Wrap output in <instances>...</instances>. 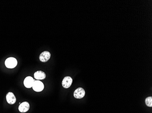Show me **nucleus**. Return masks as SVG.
<instances>
[{"label": "nucleus", "mask_w": 152, "mask_h": 113, "mask_svg": "<svg viewBox=\"0 0 152 113\" xmlns=\"http://www.w3.org/2000/svg\"><path fill=\"white\" fill-rule=\"evenodd\" d=\"M85 95V90L82 88L79 87L76 89L74 92V97L76 99H82L84 97Z\"/></svg>", "instance_id": "nucleus-4"}, {"label": "nucleus", "mask_w": 152, "mask_h": 113, "mask_svg": "<svg viewBox=\"0 0 152 113\" xmlns=\"http://www.w3.org/2000/svg\"><path fill=\"white\" fill-rule=\"evenodd\" d=\"M145 104L148 107H152V97H148L145 99Z\"/></svg>", "instance_id": "nucleus-10"}, {"label": "nucleus", "mask_w": 152, "mask_h": 113, "mask_svg": "<svg viewBox=\"0 0 152 113\" xmlns=\"http://www.w3.org/2000/svg\"><path fill=\"white\" fill-rule=\"evenodd\" d=\"M6 99L7 103L10 104H13L16 102V98L12 92H8L6 95Z\"/></svg>", "instance_id": "nucleus-7"}, {"label": "nucleus", "mask_w": 152, "mask_h": 113, "mask_svg": "<svg viewBox=\"0 0 152 113\" xmlns=\"http://www.w3.org/2000/svg\"><path fill=\"white\" fill-rule=\"evenodd\" d=\"M72 79L69 76L65 77L63 78L62 81V85L63 87L65 88H68L71 87V85L72 84Z\"/></svg>", "instance_id": "nucleus-5"}, {"label": "nucleus", "mask_w": 152, "mask_h": 113, "mask_svg": "<svg viewBox=\"0 0 152 113\" xmlns=\"http://www.w3.org/2000/svg\"><path fill=\"white\" fill-rule=\"evenodd\" d=\"M35 79L38 80H44L45 79L46 75L44 72L42 71H37L34 75Z\"/></svg>", "instance_id": "nucleus-9"}, {"label": "nucleus", "mask_w": 152, "mask_h": 113, "mask_svg": "<svg viewBox=\"0 0 152 113\" xmlns=\"http://www.w3.org/2000/svg\"><path fill=\"white\" fill-rule=\"evenodd\" d=\"M34 81L35 80L32 77H27L25 79L24 81V85L26 87L30 88L32 87Z\"/></svg>", "instance_id": "nucleus-8"}, {"label": "nucleus", "mask_w": 152, "mask_h": 113, "mask_svg": "<svg viewBox=\"0 0 152 113\" xmlns=\"http://www.w3.org/2000/svg\"><path fill=\"white\" fill-rule=\"evenodd\" d=\"M5 65L8 68H13L17 66V61L15 58H8L5 61Z\"/></svg>", "instance_id": "nucleus-1"}, {"label": "nucleus", "mask_w": 152, "mask_h": 113, "mask_svg": "<svg viewBox=\"0 0 152 113\" xmlns=\"http://www.w3.org/2000/svg\"><path fill=\"white\" fill-rule=\"evenodd\" d=\"M32 88L34 91L36 92H40L44 90V83L40 81H35L33 85H32Z\"/></svg>", "instance_id": "nucleus-2"}, {"label": "nucleus", "mask_w": 152, "mask_h": 113, "mask_svg": "<svg viewBox=\"0 0 152 113\" xmlns=\"http://www.w3.org/2000/svg\"><path fill=\"white\" fill-rule=\"evenodd\" d=\"M51 55L48 51H44L39 56V60L42 62H47L50 59Z\"/></svg>", "instance_id": "nucleus-3"}, {"label": "nucleus", "mask_w": 152, "mask_h": 113, "mask_svg": "<svg viewBox=\"0 0 152 113\" xmlns=\"http://www.w3.org/2000/svg\"><path fill=\"white\" fill-rule=\"evenodd\" d=\"M30 107V104L28 102H23L20 104L18 107V110L21 113H26L29 110Z\"/></svg>", "instance_id": "nucleus-6"}]
</instances>
